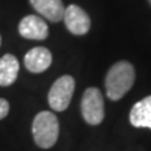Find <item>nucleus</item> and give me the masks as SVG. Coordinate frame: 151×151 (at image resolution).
<instances>
[{"label": "nucleus", "instance_id": "nucleus-1", "mask_svg": "<svg viewBox=\"0 0 151 151\" xmlns=\"http://www.w3.org/2000/svg\"><path fill=\"white\" fill-rule=\"evenodd\" d=\"M135 82V69L131 63L121 60L112 65L106 76V93L112 101H119L131 89Z\"/></svg>", "mask_w": 151, "mask_h": 151}, {"label": "nucleus", "instance_id": "nucleus-2", "mask_svg": "<svg viewBox=\"0 0 151 151\" xmlns=\"http://www.w3.org/2000/svg\"><path fill=\"white\" fill-rule=\"evenodd\" d=\"M32 131L35 144L42 149H49L58 140V119L54 113L49 111H42L35 116L34 121H33Z\"/></svg>", "mask_w": 151, "mask_h": 151}, {"label": "nucleus", "instance_id": "nucleus-3", "mask_svg": "<svg viewBox=\"0 0 151 151\" xmlns=\"http://www.w3.org/2000/svg\"><path fill=\"white\" fill-rule=\"evenodd\" d=\"M81 111L84 121L89 125L101 124L105 117V103L102 93L98 88H87L83 93Z\"/></svg>", "mask_w": 151, "mask_h": 151}, {"label": "nucleus", "instance_id": "nucleus-4", "mask_svg": "<svg viewBox=\"0 0 151 151\" xmlns=\"http://www.w3.org/2000/svg\"><path fill=\"white\" fill-rule=\"evenodd\" d=\"M76 82L70 76H62L53 83L48 93V103L52 110L62 112L67 110L72 100Z\"/></svg>", "mask_w": 151, "mask_h": 151}, {"label": "nucleus", "instance_id": "nucleus-5", "mask_svg": "<svg viewBox=\"0 0 151 151\" xmlns=\"http://www.w3.org/2000/svg\"><path fill=\"white\" fill-rule=\"evenodd\" d=\"M63 20L67 29L74 35H83L91 28V19L88 14L77 5H69L65 8Z\"/></svg>", "mask_w": 151, "mask_h": 151}, {"label": "nucleus", "instance_id": "nucleus-6", "mask_svg": "<svg viewBox=\"0 0 151 151\" xmlns=\"http://www.w3.org/2000/svg\"><path fill=\"white\" fill-rule=\"evenodd\" d=\"M19 33L25 39L44 40L48 37V25L37 15H27L19 23Z\"/></svg>", "mask_w": 151, "mask_h": 151}, {"label": "nucleus", "instance_id": "nucleus-7", "mask_svg": "<svg viewBox=\"0 0 151 151\" xmlns=\"http://www.w3.org/2000/svg\"><path fill=\"white\" fill-rule=\"evenodd\" d=\"M52 64V53L44 47H35L30 49L24 57L25 68L32 73H42Z\"/></svg>", "mask_w": 151, "mask_h": 151}, {"label": "nucleus", "instance_id": "nucleus-8", "mask_svg": "<svg viewBox=\"0 0 151 151\" xmlns=\"http://www.w3.org/2000/svg\"><path fill=\"white\" fill-rule=\"evenodd\" d=\"M32 6L48 20L57 23L63 19L65 8L62 0H29Z\"/></svg>", "mask_w": 151, "mask_h": 151}, {"label": "nucleus", "instance_id": "nucleus-9", "mask_svg": "<svg viewBox=\"0 0 151 151\" xmlns=\"http://www.w3.org/2000/svg\"><path fill=\"white\" fill-rule=\"evenodd\" d=\"M130 122L135 127L151 129V96L135 103L130 112Z\"/></svg>", "mask_w": 151, "mask_h": 151}, {"label": "nucleus", "instance_id": "nucleus-10", "mask_svg": "<svg viewBox=\"0 0 151 151\" xmlns=\"http://www.w3.org/2000/svg\"><path fill=\"white\" fill-rule=\"evenodd\" d=\"M19 72V62L13 54H5L0 58V86L8 87L15 82Z\"/></svg>", "mask_w": 151, "mask_h": 151}, {"label": "nucleus", "instance_id": "nucleus-11", "mask_svg": "<svg viewBox=\"0 0 151 151\" xmlns=\"http://www.w3.org/2000/svg\"><path fill=\"white\" fill-rule=\"evenodd\" d=\"M9 113V102L4 98H0V120L6 117Z\"/></svg>", "mask_w": 151, "mask_h": 151}, {"label": "nucleus", "instance_id": "nucleus-12", "mask_svg": "<svg viewBox=\"0 0 151 151\" xmlns=\"http://www.w3.org/2000/svg\"><path fill=\"white\" fill-rule=\"evenodd\" d=\"M0 45H1V37H0Z\"/></svg>", "mask_w": 151, "mask_h": 151}, {"label": "nucleus", "instance_id": "nucleus-13", "mask_svg": "<svg viewBox=\"0 0 151 151\" xmlns=\"http://www.w3.org/2000/svg\"><path fill=\"white\" fill-rule=\"evenodd\" d=\"M149 3H150V5H151V0H149Z\"/></svg>", "mask_w": 151, "mask_h": 151}]
</instances>
